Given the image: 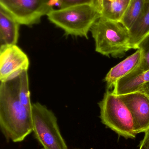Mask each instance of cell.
<instances>
[{
    "mask_svg": "<svg viewBox=\"0 0 149 149\" xmlns=\"http://www.w3.org/2000/svg\"><path fill=\"white\" fill-rule=\"evenodd\" d=\"M19 76L0 85V128L7 141L14 143L23 141L33 132L31 110L18 96Z\"/></svg>",
    "mask_w": 149,
    "mask_h": 149,
    "instance_id": "1",
    "label": "cell"
},
{
    "mask_svg": "<svg viewBox=\"0 0 149 149\" xmlns=\"http://www.w3.org/2000/svg\"><path fill=\"white\" fill-rule=\"evenodd\" d=\"M90 31L95 42V51L103 56L121 57L130 49L128 30L120 22L101 16Z\"/></svg>",
    "mask_w": 149,
    "mask_h": 149,
    "instance_id": "2",
    "label": "cell"
},
{
    "mask_svg": "<svg viewBox=\"0 0 149 149\" xmlns=\"http://www.w3.org/2000/svg\"><path fill=\"white\" fill-rule=\"evenodd\" d=\"M51 22L64 31L66 36L85 37L101 16L94 5L83 4L53 9L47 15Z\"/></svg>",
    "mask_w": 149,
    "mask_h": 149,
    "instance_id": "3",
    "label": "cell"
},
{
    "mask_svg": "<svg viewBox=\"0 0 149 149\" xmlns=\"http://www.w3.org/2000/svg\"><path fill=\"white\" fill-rule=\"evenodd\" d=\"M101 122L108 127L126 138L134 139V119L128 108L119 95L107 90L99 103Z\"/></svg>",
    "mask_w": 149,
    "mask_h": 149,
    "instance_id": "4",
    "label": "cell"
},
{
    "mask_svg": "<svg viewBox=\"0 0 149 149\" xmlns=\"http://www.w3.org/2000/svg\"><path fill=\"white\" fill-rule=\"evenodd\" d=\"M33 133L42 149H68L54 113L39 102L31 109Z\"/></svg>",
    "mask_w": 149,
    "mask_h": 149,
    "instance_id": "5",
    "label": "cell"
},
{
    "mask_svg": "<svg viewBox=\"0 0 149 149\" xmlns=\"http://www.w3.org/2000/svg\"><path fill=\"white\" fill-rule=\"evenodd\" d=\"M0 5L19 24L27 26L39 23L54 6L60 8L58 0H0Z\"/></svg>",
    "mask_w": 149,
    "mask_h": 149,
    "instance_id": "6",
    "label": "cell"
},
{
    "mask_svg": "<svg viewBox=\"0 0 149 149\" xmlns=\"http://www.w3.org/2000/svg\"><path fill=\"white\" fill-rule=\"evenodd\" d=\"M29 61L26 54L17 45L0 47V80L4 82L28 71Z\"/></svg>",
    "mask_w": 149,
    "mask_h": 149,
    "instance_id": "7",
    "label": "cell"
},
{
    "mask_svg": "<svg viewBox=\"0 0 149 149\" xmlns=\"http://www.w3.org/2000/svg\"><path fill=\"white\" fill-rule=\"evenodd\" d=\"M132 114L134 130L137 134L149 130V95L137 91L119 95Z\"/></svg>",
    "mask_w": 149,
    "mask_h": 149,
    "instance_id": "8",
    "label": "cell"
},
{
    "mask_svg": "<svg viewBox=\"0 0 149 149\" xmlns=\"http://www.w3.org/2000/svg\"><path fill=\"white\" fill-rule=\"evenodd\" d=\"M112 92L121 95L137 91H143L149 95V70L139 74L129 73L119 80Z\"/></svg>",
    "mask_w": 149,
    "mask_h": 149,
    "instance_id": "9",
    "label": "cell"
},
{
    "mask_svg": "<svg viewBox=\"0 0 149 149\" xmlns=\"http://www.w3.org/2000/svg\"><path fill=\"white\" fill-rule=\"evenodd\" d=\"M141 60V52L137 50L120 63L113 67L105 78L108 90L114 88L120 79L134 70L140 65Z\"/></svg>",
    "mask_w": 149,
    "mask_h": 149,
    "instance_id": "10",
    "label": "cell"
},
{
    "mask_svg": "<svg viewBox=\"0 0 149 149\" xmlns=\"http://www.w3.org/2000/svg\"><path fill=\"white\" fill-rule=\"evenodd\" d=\"M19 25L9 13L0 8V47L17 45L19 38Z\"/></svg>",
    "mask_w": 149,
    "mask_h": 149,
    "instance_id": "11",
    "label": "cell"
},
{
    "mask_svg": "<svg viewBox=\"0 0 149 149\" xmlns=\"http://www.w3.org/2000/svg\"><path fill=\"white\" fill-rule=\"evenodd\" d=\"M128 31L130 49H136L138 44L149 35V0H146L141 14Z\"/></svg>",
    "mask_w": 149,
    "mask_h": 149,
    "instance_id": "12",
    "label": "cell"
},
{
    "mask_svg": "<svg viewBox=\"0 0 149 149\" xmlns=\"http://www.w3.org/2000/svg\"><path fill=\"white\" fill-rule=\"evenodd\" d=\"M131 0H104L101 16L109 20L120 22Z\"/></svg>",
    "mask_w": 149,
    "mask_h": 149,
    "instance_id": "13",
    "label": "cell"
},
{
    "mask_svg": "<svg viewBox=\"0 0 149 149\" xmlns=\"http://www.w3.org/2000/svg\"><path fill=\"white\" fill-rule=\"evenodd\" d=\"M146 0H131L120 22L128 30L141 14Z\"/></svg>",
    "mask_w": 149,
    "mask_h": 149,
    "instance_id": "14",
    "label": "cell"
},
{
    "mask_svg": "<svg viewBox=\"0 0 149 149\" xmlns=\"http://www.w3.org/2000/svg\"><path fill=\"white\" fill-rule=\"evenodd\" d=\"M18 93L19 100L25 107L31 110L32 105L30 100L28 71H24L19 76Z\"/></svg>",
    "mask_w": 149,
    "mask_h": 149,
    "instance_id": "15",
    "label": "cell"
},
{
    "mask_svg": "<svg viewBox=\"0 0 149 149\" xmlns=\"http://www.w3.org/2000/svg\"><path fill=\"white\" fill-rule=\"evenodd\" d=\"M136 49L141 52V60L139 66L130 73L134 74L149 70V35L138 44Z\"/></svg>",
    "mask_w": 149,
    "mask_h": 149,
    "instance_id": "16",
    "label": "cell"
},
{
    "mask_svg": "<svg viewBox=\"0 0 149 149\" xmlns=\"http://www.w3.org/2000/svg\"><path fill=\"white\" fill-rule=\"evenodd\" d=\"M58 1L60 4V9L83 4L94 5L95 2V0H58Z\"/></svg>",
    "mask_w": 149,
    "mask_h": 149,
    "instance_id": "17",
    "label": "cell"
},
{
    "mask_svg": "<svg viewBox=\"0 0 149 149\" xmlns=\"http://www.w3.org/2000/svg\"><path fill=\"white\" fill-rule=\"evenodd\" d=\"M139 149H149V130L145 132L144 138L140 143Z\"/></svg>",
    "mask_w": 149,
    "mask_h": 149,
    "instance_id": "18",
    "label": "cell"
},
{
    "mask_svg": "<svg viewBox=\"0 0 149 149\" xmlns=\"http://www.w3.org/2000/svg\"><path fill=\"white\" fill-rule=\"evenodd\" d=\"M103 1L104 0H95V2H94V5L98 8L100 13H101V10H102Z\"/></svg>",
    "mask_w": 149,
    "mask_h": 149,
    "instance_id": "19",
    "label": "cell"
},
{
    "mask_svg": "<svg viewBox=\"0 0 149 149\" xmlns=\"http://www.w3.org/2000/svg\"><path fill=\"white\" fill-rule=\"evenodd\" d=\"M105 1H113V0H105Z\"/></svg>",
    "mask_w": 149,
    "mask_h": 149,
    "instance_id": "20",
    "label": "cell"
}]
</instances>
